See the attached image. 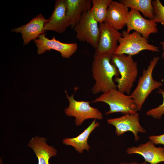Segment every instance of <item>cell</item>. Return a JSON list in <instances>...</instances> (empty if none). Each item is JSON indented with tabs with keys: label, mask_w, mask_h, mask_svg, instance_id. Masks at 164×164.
I'll return each instance as SVG.
<instances>
[{
	"label": "cell",
	"mask_w": 164,
	"mask_h": 164,
	"mask_svg": "<svg viewBox=\"0 0 164 164\" xmlns=\"http://www.w3.org/2000/svg\"><path fill=\"white\" fill-rule=\"evenodd\" d=\"M90 10L82 15L73 28L77 39L86 42L95 49L100 36V30L98 23L94 19Z\"/></svg>",
	"instance_id": "cell-7"
},
{
	"label": "cell",
	"mask_w": 164,
	"mask_h": 164,
	"mask_svg": "<svg viewBox=\"0 0 164 164\" xmlns=\"http://www.w3.org/2000/svg\"><path fill=\"white\" fill-rule=\"evenodd\" d=\"M148 138L154 144H162L164 145V134L160 135L150 136Z\"/></svg>",
	"instance_id": "cell-23"
},
{
	"label": "cell",
	"mask_w": 164,
	"mask_h": 164,
	"mask_svg": "<svg viewBox=\"0 0 164 164\" xmlns=\"http://www.w3.org/2000/svg\"><path fill=\"white\" fill-rule=\"evenodd\" d=\"M34 41L39 54L52 49L60 52L63 57L68 58L76 52L78 48L76 43H63L56 40L55 36L49 39L46 37L44 33L40 34Z\"/></svg>",
	"instance_id": "cell-10"
},
{
	"label": "cell",
	"mask_w": 164,
	"mask_h": 164,
	"mask_svg": "<svg viewBox=\"0 0 164 164\" xmlns=\"http://www.w3.org/2000/svg\"><path fill=\"white\" fill-rule=\"evenodd\" d=\"M111 62L118 69L120 77L114 78L120 92L129 94L138 73L137 64L132 56L125 54L112 55Z\"/></svg>",
	"instance_id": "cell-2"
},
{
	"label": "cell",
	"mask_w": 164,
	"mask_h": 164,
	"mask_svg": "<svg viewBox=\"0 0 164 164\" xmlns=\"http://www.w3.org/2000/svg\"><path fill=\"white\" fill-rule=\"evenodd\" d=\"M158 93L161 94L162 96L163 99L162 103L156 108L148 110L146 112V114L154 118L160 119L164 114V90L159 89Z\"/></svg>",
	"instance_id": "cell-22"
},
{
	"label": "cell",
	"mask_w": 164,
	"mask_h": 164,
	"mask_svg": "<svg viewBox=\"0 0 164 164\" xmlns=\"http://www.w3.org/2000/svg\"><path fill=\"white\" fill-rule=\"evenodd\" d=\"M46 19L43 15L40 14L33 18L25 25L12 29V31L22 34L23 41V45H26L30 42L38 38L39 36L44 33L43 28Z\"/></svg>",
	"instance_id": "cell-14"
},
{
	"label": "cell",
	"mask_w": 164,
	"mask_h": 164,
	"mask_svg": "<svg viewBox=\"0 0 164 164\" xmlns=\"http://www.w3.org/2000/svg\"><path fill=\"white\" fill-rule=\"evenodd\" d=\"M160 43L162 45V46L163 52L162 55V57L164 59V40L163 41L160 42Z\"/></svg>",
	"instance_id": "cell-25"
},
{
	"label": "cell",
	"mask_w": 164,
	"mask_h": 164,
	"mask_svg": "<svg viewBox=\"0 0 164 164\" xmlns=\"http://www.w3.org/2000/svg\"><path fill=\"white\" fill-rule=\"evenodd\" d=\"M139 120V114L137 112L124 114L119 118L108 119L107 121L108 124L115 127V132L117 136L131 132L134 134L135 140L137 142L140 139L138 134L146 132V130L141 125Z\"/></svg>",
	"instance_id": "cell-9"
},
{
	"label": "cell",
	"mask_w": 164,
	"mask_h": 164,
	"mask_svg": "<svg viewBox=\"0 0 164 164\" xmlns=\"http://www.w3.org/2000/svg\"><path fill=\"white\" fill-rule=\"evenodd\" d=\"M128 154H137L142 156L145 161L150 164L164 162V147H157L150 140L137 147L132 146L126 150Z\"/></svg>",
	"instance_id": "cell-13"
},
{
	"label": "cell",
	"mask_w": 164,
	"mask_h": 164,
	"mask_svg": "<svg viewBox=\"0 0 164 164\" xmlns=\"http://www.w3.org/2000/svg\"><path fill=\"white\" fill-rule=\"evenodd\" d=\"M66 0H56L51 15L44 23L43 31L52 30L58 33L64 32L69 26L66 19Z\"/></svg>",
	"instance_id": "cell-12"
},
{
	"label": "cell",
	"mask_w": 164,
	"mask_h": 164,
	"mask_svg": "<svg viewBox=\"0 0 164 164\" xmlns=\"http://www.w3.org/2000/svg\"><path fill=\"white\" fill-rule=\"evenodd\" d=\"M126 25L127 33H129L132 30H135L147 39L151 34L158 32L156 22L152 20L145 19L138 11L132 9L129 12Z\"/></svg>",
	"instance_id": "cell-11"
},
{
	"label": "cell",
	"mask_w": 164,
	"mask_h": 164,
	"mask_svg": "<svg viewBox=\"0 0 164 164\" xmlns=\"http://www.w3.org/2000/svg\"><path fill=\"white\" fill-rule=\"evenodd\" d=\"M159 58L154 57L150 62L146 69L143 70L142 76L140 77L137 86L130 95L134 100L138 111L141 110L145 100L154 90L159 88L163 85L159 81L154 80L152 77L153 70L158 63Z\"/></svg>",
	"instance_id": "cell-4"
},
{
	"label": "cell",
	"mask_w": 164,
	"mask_h": 164,
	"mask_svg": "<svg viewBox=\"0 0 164 164\" xmlns=\"http://www.w3.org/2000/svg\"><path fill=\"white\" fill-rule=\"evenodd\" d=\"M119 2L128 8L141 12L144 16L152 20L154 16V8L151 0H121Z\"/></svg>",
	"instance_id": "cell-19"
},
{
	"label": "cell",
	"mask_w": 164,
	"mask_h": 164,
	"mask_svg": "<svg viewBox=\"0 0 164 164\" xmlns=\"http://www.w3.org/2000/svg\"><path fill=\"white\" fill-rule=\"evenodd\" d=\"M121 33V36L118 39L119 44L114 54L133 56L144 50L155 52L159 51L158 47L149 43L148 39L136 31L128 33L124 30Z\"/></svg>",
	"instance_id": "cell-5"
},
{
	"label": "cell",
	"mask_w": 164,
	"mask_h": 164,
	"mask_svg": "<svg viewBox=\"0 0 164 164\" xmlns=\"http://www.w3.org/2000/svg\"><path fill=\"white\" fill-rule=\"evenodd\" d=\"M103 102L109 106L106 115L120 112L124 114H130L138 111L134 100L130 95L125 94L117 89H111L103 93L94 100L92 103Z\"/></svg>",
	"instance_id": "cell-3"
},
{
	"label": "cell",
	"mask_w": 164,
	"mask_h": 164,
	"mask_svg": "<svg viewBox=\"0 0 164 164\" xmlns=\"http://www.w3.org/2000/svg\"><path fill=\"white\" fill-rule=\"evenodd\" d=\"M99 26L100 36L94 55H112L118 46V39L122 33L106 22L99 23Z\"/></svg>",
	"instance_id": "cell-8"
},
{
	"label": "cell",
	"mask_w": 164,
	"mask_h": 164,
	"mask_svg": "<svg viewBox=\"0 0 164 164\" xmlns=\"http://www.w3.org/2000/svg\"><path fill=\"white\" fill-rule=\"evenodd\" d=\"M46 138L36 136L32 138L28 144L38 159V164H50V159L56 156L57 151L53 146L46 143Z\"/></svg>",
	"instance_id": "cell-16"
},
{
	"label": "cell",
	"mask_w": 164,
	"mask_h": 164,
	"mask_svg": "<svg viewBox=\"0 0 164 164\" xmlns=\"http://www.w3.org/2000/svg\"><path fill=\"white\" fill-rule=\"evenodd\" d=\"M154 8V16L152 20L156 23H160L164 27V6L159 0L152 1Z\"/></svg>",
	"instance_id": "cell-21"
},
{
	"label": "cell",
	"mask_w": 164,
	"mask_h": 164,
	"mask_svg": "<svg viewBox=\"0 0 164 164\" xmlns=\"http://www.w3.org/2000/svg\"><path fill=\"white\" fill-rule=\"evenodd\" d=\"M65 92L69 105L64 109V112L67 116L75 118L76 126H80L85 120L88 119L100 120L103 119L102 113L97 108L91 106L90 101L76 100L74 98V94L69 96L66 91Z\"/></svg>",
	"instance_id": "cell-6"
},
{
	"label": "cell",
	"mask_w": 164,
	"mask_h": 164,
	"mask_svg": "<svg viewBox=\"0 0 164 164\" xmlns=\"http://www.w3.org/2000/svg\"><path fill=\"white\" fill-rule=\"evenodd\" d=\"M112 55L105 54L94 55L91 71L95 83L92 88L94 94L104 93L111 89H116L113 77H118L117 68L111 62Z\"/></svg>",
	"instance_id": "cell-1"
},
{
	"label": "cell",
	"mask_w": 164,
	"mask_h": 164,
	"mask_svg": "<svg viewBox=\"0 0 164 164\" xmlns=\"http://www.w3.org/2000/svg\"><path fill=\"white\" fill-rule=\"evenodd\" d=\"M96 120L94 119L90 125L77 137L64 138L63 140V144L73 146L80 153H83L84 150H89L90 147L87 142L88 137L93 131L99 125V123L96 122Z\"/></svg>",
	"instance_id": "cell-18"
},
{
	"label": "cell",
	"mask_w": 164,
	"mask_h": 164,
	"mask_svg": "<svg viewBox=\"0 0 164 164\" xmlns=\"http://www.w3.org/2000/svg\"><path fill=\"white\" fill-rule=\"evenodd\" d=\"M66 17L71 28H73L80 20L82 15L90 10L92 6L91 0H65Z\"/></svg>",
	"instance_id": "cell-17"
},
{
	"label": "cell",
	"mask_w": 164,
	"mask_h": 164,
	"mask_svg": "<svg viewBox=\"0 0 164 164\" xmlns=\"http://www.w3.org/2000/svg\"><path fill=\"white\" fill-rule=\"evenodd\" d=\"M120 164H147V162L145 161L141 163H139L135 162H121Z\"/></svg>",
	"instance_id": "cell-24"
},
{
	"label": "cell",
	"mask_w": 164,
	"mask_h": 164,
	"mask_svg": "<svg viewBox=\"0 0 164 164\" xmlns=\"http://www.w3.org/2000/svg\"><path fill=\"white\" fill-rule=\"evenodd\" d=\"M112 0H92V6L90 12L94 19L99 23L105 22L107 11Z\"/></svg>",
	"instance_id": "cell-20"
},
{
	"label": "cell",
	"mask_w": 164,
	"mask_h": 164,
	"mask_svg": "<svg viewBox=\"0 0 164 164\" xmlns=\"http://www.w3.org/2000/svg\"><path fill=\"white\" fill-rule=\"evenodd\" d=\"M124 4L112 1L108 8L105 22L118 30L126 25L129 11Z\"/></svg>",
	"instance_id": "cell-15"
}]
</instances>
